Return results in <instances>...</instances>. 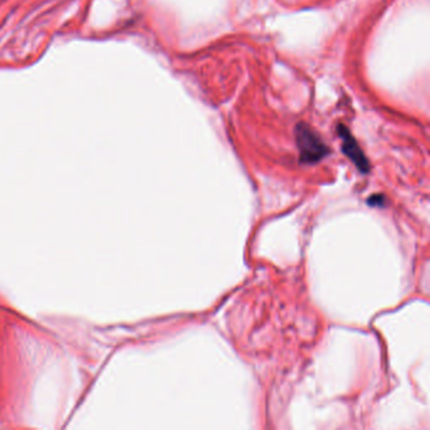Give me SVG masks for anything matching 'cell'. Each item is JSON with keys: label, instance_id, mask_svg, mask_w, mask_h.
<instances>
[{"label": "cell", "instance_id": "3", "mask_svg": "<svg viewBox=\"0 0 430 430\" xmlns=\"http://www.w3.org/2000/svg\"><path fill=\"white\" fill-rule=\"evenodd\" d=\"M367 203L372 207H385L386 206V199L383 194H372L367 199Z\"/></svg>", "mask_w": 430, "mask_h": 430}, {"label": "cell", "instance_id": "2", "mask_svg": "<svg viewBox=\"0 0 430 430\" xmlns=\"http://www.w3.org/2000/svg\"><path fill=\"white\" fill-rule=\"evenodd\" d=\"M337 134L342 140L343 154L356 166L361 173L366 175L370 172V163L365 155L364 151L361 149L357 140L351 134L350 130L346 125L340 124L337 127Z\"/></svg>", "mask_w": 430, "mask_h": 430}, {"label": "cell", "instance_id": "1", "mask_svg": "<svg viewBox=\"0 0 430 430\" xmlns=\"http://www.w3.org/2000/svg\"><path fill=\"white\" fill-rule=\"evenodd\" d=\"M295 142L303 164H316L329 154V148L313 129L299 123L295 127Z\"/></svg>", "mask_w": 430, "mask_h": 430}]
</instances>
